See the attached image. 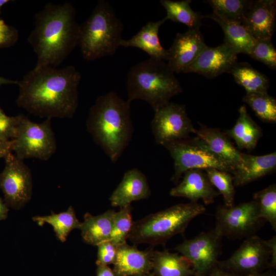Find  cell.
<instances>
[{
  "instance_id": "obj_1",
  "label": "cell",
  "mask_w": 276,
  "mask_h": 276,
  "mask_svg": "<svg viewBox=\"0 0 276 276\" xmlns=\"http://www.w3.org/2000/svg\"><path fill=\"white\" fill-rule=\"evenodd\" d=\"M81 78L73 65L34 67L17 81V105L41 118H72L78 105Z\"/></svg>"
},
{
  "instance_id": "obj_2",
  "label": "cell",
  "mask_w": 276,
  "mask_h": 276,
  "mask_svg": "<svg viewBox=\"0 0 276 276\" xmlns=\"http://www.w3.org/2000/svg\"><path fill=\"white\" fill-rule=\"evenodd\" d=\"M80 25L69 3H48L35 15L28 40L37 55L35 68L60 65L78 46Z\"/></svg>"
},
{
  "instance_id": "obj_3",
  "label": "cell",
  "mask_w": 276,
  "mask_h": 276,
  "mask_svg": "<svg viewBox=\"0 0 276 276\" xmlns=\"http://www.w3.org/2000/svg\"><path fill=\"white\" fill-rule=\"evenodd\" d=\"M86 125L95 142L116 163L133 133L130 102L113 91L99 96L89 110Z\"/></svg>"
},
{
  "instance_id": "obj_4",
  "label": "cell",
  "mask_w": 276,
  "mask_h": 276,
  "mask_svg": "<svg viewBox=\"0 0 276 276\" xmlns=\"http://www.w3.org/2000/svg\"><path fill=\"white\" fill-rule=\"evenodd\" d=\"M127 101L147 102L156 111L182 92V87L166 61L150 58L133 66L127 78Z\"/></svg>"
},
{
  "instance_id": "obj_5",
  "label": "cell",
  "mask_w": 276,
  "mask_h": 276,
  "mask_svg": "<svg viewBox=\"0 0 276 276\" xmlns=\"http://www.w3.org/2000/svg\"><path fill=\"white\" fill-rule=\"evenodd\" d=\"M124 26L110 3L100 0L86 20L80 25L78 44L87 61L114 54L122 39Z\"/></svg>"
},
{
  "instance_id": "obj_6",
  "label": "cell",
  "mask_w": 276,
  "mask_h": 276,
  "mask_svg": "<svg viewBox=\"0 0 276 276\" xmlns=\"http://www.w3.org/2000/svg\"><path fill=\"white\" fill-rule=\"evenodd\" d=\"M205 211L197 202L173 205L133 222L128 239L134 245L165 244L174 235L183 233L189 223Z\"/></svg>"
},
{
  "instance_id": "obj_7",
  "label": "cell",
  "mask_w": 276,
  "mask_h": 276,
  "mask_svg": "<svg viewBox=\"0 0 276 276\" xmlns=\"http://www.w3.org/2000/svg\"><path fill=\"white\" fill-rule=\"evenodd\" d=\"M12 151L21 160L37 158L47 160L55 153L57 144L51 119L37 123L20 114L16 135L12 140Z\"/></svg>"
},
{
  "instance_id": "obj_8",
  "label": "cell",
  "mask_w": 276,
  "mask_h": 276,
  "mask_svg": "<svg viewBox=\"0 0 276 276\" xmlns=\"http://www.w3.org/2000/svg\"><path fill=\"white\" fill-rule=\"evenodd\" d=\"M174 160V173L171 180L177 183L181 175L190 169L215 168L230 172V169L198 136L174 141L162 145Z\"/></svg>"
},
{
  "instance_id": "obj_9",
  "label": "cell",
  "mask_w": 276,
  "mask_h": 276,
  "mask_svg": "<svg viewBox=\"0 0 276 276\" xmlns=\"http://www.w3.org/2000/svg\"><path fill=\"white\" fill-rule=\"evenodd\" d=\"M222 237L215 229L185 240L175 250L190 263L196 276H208L217 266L221 254Z\"/></svg>"
},
{
  "instance_id": "obj_10",
  "label": "cell",
  "mask_w": 276,
  "mask_h": 276,
  "mask_svg": "<svg viewBox=\"0 0 276 276\" xmlns=\"http://www.w3.org/2000/svg\"><path fill=\"white\" fill-rule=\"evenodd\" d=\"M215 229L222 237L239 239L250 236L261 224L257 202L251 200L236 206L220 205L216 213Z\"/></svg>"
},
{
  "instance_id": "obj_11",
  "label": "cell",
  "mask_w": 276,
  "mask_h": 276,
  "mask_svg": "<svg viewBox=\"0 0 276 276\" xmlns=\"http://www.w3.org/2000/svg\"><path fill=\"white\" fill-rule=\"evenodd\" d=\"M5 165L0 173V189L6 204L13 209L23 207L31 199L32 179L30 168L12 153L5 158Z\"/></svg>"
},
{
  "instance_id": "obj_12",
  "label": "cell",
  "mask_w": 276,
  "mask_h": 276,
  "mask_svg": "<svg viewBox=\"0 0 276 276\" xmlns=\"http://www.w3.org/2000/svg\"><path fill=\"white\" fill-rule=\"evenodd\" d=\"M155 142L160 145L186 139L196 133L184 105L169 102L155 111L151 122Z\"/></svg>"
},
{
  "instance_id": "obj_13",
  "label": "cell",
  "mask_w": 276,
  "mask_h": 276,
  "mask_svg": "<svg viewBox=\"0 0 276 276\" xmlns=\"http://www.w3.org/2000/svg\"><path fill=\"white\" fill-rule=\"evenodd\" d=\"M271 254L267 241L257 236L248 237L228 259L217 266L242 276L267 269Z\"/></svg>"
},
{
  "instance_id": "obj_14",
  "label": "cell",
  "mask_w": 276,
  "mask_h": 276,
  "mask_svg": "<svg viewBox=\"0 0 276 276\" xmlns=\"http://www.w3.org/2000/svg\"><path fill=\"white\" fill-rule=\"evenodd\" d=\"M206 47L199 29H189L176 34L165 61L174 73H183Z\"/></svg>"
},
{
  "instance_id": "obj_15",
  "label": "cell",
  "mask_w": 276,
  "mask_h": 276,
  "mask_svg": "<svg viewBox=\"0 0 276 276\" xmlns=\"http://www.w3.org/2000/svg\"><path fill=\"white\" fill-rule=\"evenodd\" d=\"M238 54L226 42L216 47L207 46L183 72L214 78L229 72L237 63Z\"/></svg>"
},
{
  "instance_id": "obj_16",
  "label": "cell",
  "mask_w": 276,
  "mask_h": 276,
  "mask_svg": "<svg viewBox=\"0 0 276 276\" xmlns=\"http://www.w3.org/2000/svg\"><path fill=\"white\" fill-rule=\"evenodd\" d=\"M275 1H250L242 24L256 40H271L275 30Z\"/></svg>"
},
{
  "instance_id": "obj_17",
  "label": "cell",
  "mask_w": 276,
  "mask_h": 276,
  "mask_svg": "<svg viewBox=\"0 0 276 276\" xmlns=\"http://www.w3.org/2000/svg\"><path fill=\"white\" fill-rule=\"evenodd\" d=\"M153 248L140 250L127 242L118 246L112 269L116 276H151Z\"/></svg>"
},
{
  "instance_id": "obj_18",
  "label": "cell",
  "mask_w": 276,
  "mask_h": 276,
  "mask_svg": "<svg viewBox=\"0 0 276 276\" xmlns=\"http://www.w3.org/2000/svg\"><path fill=\"white\" fill-rule=\"evenodd\" d=\"M183 174L182 180L170 190L171 196L185 197L192 202L202 199L206 204L214 202L220 193L215 190L203 170L190 169Z\"/></svg>"
},
{
  "instance_id": "obj_19",
  "label": "cell",
  "mask_w": 276,
  "mask_h": 276,
  "mask_svg": "<svg viewBox=\"0 0 276 276\" xmlns=\"http://www.w3.org/2000/svg\"><path fill=\"white\" fill-rule=\"evenodd\" d=\"M195 134L202 140L210 150L230 169L232 173L242 167L241 152L232 144L225 132L218 128L200 125Z\"/></svg>"
},
{
  "instance_id": "obj_20",
  "label": "cell",
  "mask_w": 276,
  "mask_h": 276,
  "mask_svg": "<svg viewBox=\"0 0 276 276\" xmlns=\"http://www.w3.org/2000/svg\"><path fill=\"white\" fill-rule=\"evenodd\" d=\"M150 195V190L145 175L139 169L133 168L125 172L109 200L111 206L121 209L130 205L132 201L146 199Z\"/></svg>"
},
{
  "instance_id": "obj_21",
  "label": "cell",
  "mask_w": 276,
  "mask_h": 276,
  "mask_svg": "<svg viewBox=\"0 0 276 276\" xmlns=\"http://www.w3.org/2000/svg\"><path fill=\"white\" fill-rule=\"evenodd\" d=\"M241 168L232 172L234 186L245 185L275 170V152L261 156L245 153H241Z\"/></svg>"
},
{
  "instance_id": "obj_22",
  "label": "cell",
  "mask_w": 276,
  "mask_h": 276,
  "mask_svg": "<svg viewBox=\"0 0 276 276\" xmlns=\"http://www.w3.org/2000/svg\"><path fill=\"white\" fill-rule=\"evenodd\" d=\"M165 18L156 21H149L131 38L120 42V47L136 48L147 53L150 58L166 60L167 50L161 45L158 37L160 27L166 21Z\"/></svg>"
},
{
  "instance_id": "obj_23",
  "label": "cell",
  "mask_w": 276,
  "mask_h": 276,
  "mask_svg": "<svg viewBox=\"0 0 276 276\" xmlns=\"http://www.w3.org/2000/svg\"><path fill=\"white\" fill-rule=\"evenodd\" d=\"M239 113L234 126L225 133L235 141L239 149L251 151L262 136V129L248 113L244 105L240 107Z\"/></svg>"
},
{
  "instance_id": "obj_24",
  "label": "cell",
  "mask_w": 276,
  "mask_h": 276,
  "mask_svg": "<svg viewBox=\"0 0 276 276\" xmlns=\"http://www.w3.org/2000/svg\"><path fill=\"white\" fill-rule=\"evenodd\" d=\"M115 211L108 210L99 215L86 213L80 229L82 239L86 243L97 246L109 240L113 222Z\"/></svg>"
},
{
  "instance_id": "obj_25",
  "label": "cell",
  "mask_w": 276,
  "mask_h": 276,
  "mask_svg": "<svg viewBox=\"0 0 276 276\" xmlns=\"http://www.w3.org/2000/svg\"><path fill=\"white\" fill-rule=\"evenodd\" d=\"M189 262L182 256L169 252L154 250L152 273L155 276H191L194 275Z\"/></svg>"
},
{
  "instance_id": "obj_26",
  "label": "cell",
  "mask_w": 276,
  "mask_h": 276,
  "mask_svg": "<svg viewBox=\"0 0 276 276\" xmlns=\"http://www.w3.org/2000/svg\"><path fill=\"white\" fill-rule=\"evenodd\" d=\"M210 18L219 25L224 34V42L239 53L249 55L256 40L242 25L223 20L213 13L202 16Z\"/></svg>"
},
{
  "instance_id": "obj_27",
  "label": "cell",
  "mask_w": 276,
  "mask_h": 276,
  "mask_svg": "<svg viewBox=\"0 0 276 276\" xmlns=\"http://www.w3.org/2000/svg\"><path fill=\"white\" fill-rule=\"evenodd\" d=\"M231 73L237 83L242 86L246 93H267L269 81L263 74L248 64L236 63Z\"/></svg>"
},
{
  "instance_id": "obj_28",
  "label": "cell",
  "mask_w": 276,
  "mask_h": 276,
  "mask_svg": "<svg viewBox=\"0 0 276 276\" xmlns=\"http://www.w3.org/2000/svg\"><path fill=\"white\" fill-rule=\"evenodd\" d=\"M33 220L39 226L47 223L53 227L56 237L61 242H65L70 233L74 229H79L81 223L77 218L74 209L72 206L64 212L44 216H34Z\"/></svg>"
},
{
  "instance_id": "obj_29",
  "label": "cell",
  "mask_w": 276,
  "mask_h": 276,
  "mask_svg": "<svg viewBox=\"0 0 276 276\" xmlns=\"http://www.w3.org/2000/svg\"><path fill=\"white\" fill-rule=\"evenodd\" d=\"M190 0L173 1L161 0L162 5L166 10V20L178 22L186 25L189 29H199L202 16L199 13L193 11L191 7Z\"/></svg>"
},
{
  "instance_id": "obj_30",
  "label": "cell",
  "mask_w": 276,
  "mask_h": 276,
  "mask_svg": "<svg viewBox=\"0 0 276 276\" xmlns=\"http://www.w3.org/2000/svg\"><path fill=\"white\" fill-rule=\"evenodd\" d=\"M213 14L227 21L242 24L250 1L247 0H209Z\"/></svg>"
},
{
  "instance_id": "obj_31",
  "label": "cell",
  "mask_w": 276,
  "mask_h": 276,
  "mask_svg": "<svg viewBox=\"0 0 276 276\" xmlns=\"http://www.w3.org/2000/svg\"><path fill=\"white\" fill-rule=\"evenodd\" d=\"M243 101L265 122H276V100L268 93H246Z\"/></svg>"
},
{
  "instance_id": "obj_32",
  "label": "cell",
  "mask_w": 276,
  "mask_h": 276,
  "mask_svg": "<svg viewBox=\"0 0 276 276\" xmlns=\"http://www.w3.org/2000/svg\"><path fill=\"white\" fill-rule=\"evenodd\" d=\"M258 204L260 217L267 221L276 230V185L272 184L254 195Z\"/></svg>"
},
{
  "instance_id": "obj_33",
  "label": "cell",
  "mask_w": 276,
  "mask_h": 276,
  "mask_svg": "<svg viewBox=\"0 0 276 276\" xmlns=\"http://www.w3.org/2000/svg\"><path fill=\"white\" fill-rule=\"evenodd\" d=\"M205 171L211 184L215 187L223 198L225 206H233L235 195L233 176L228 172L215 168H208Z\"/></svg>"
},
{
  "instance_id": "obj_34",
  "label": "cell",
  "mask_w": 276,
  "mask_h": 276,
  "mask_svg": "<svg viewBox=\"0 0 276 276\" xmlns=\"http://www.w3.org/2000/svg\"><path fill=\"white\" fill-rule=\"evenodd\" d=\"M130 205L121 208L114 213L109 241L117 246L126 242L133 223Z\"/></svg>"
},
{
  "instance_id": "obj_35",
  "label": "cell",
  "mask_w": 276,
  "mask_h": 276,
  "mask_svg": "<svg viewBox=\"0 0 276 276\" xmlns=\"http://www.w3.org/2000/svg\"><path fill=\"white\" fill-rule=\"evenodd\" d=\"M249 55L269 68H276V50L270 39L256 40Z\"/></svg>"
},
{
  "instance_id": "obj_36",
  "label": "cell",
  "mask_w": 276,
  "mask_h": 276,
  "mask_svg": "<svg viewBox=\"0 0 276 276\" xmlns=\"http://www.w3.org/2000/svg\"><path fill=\"white\" fill-rule=\"evenodd\" d=\"M20 114L9 117L0 111V141L13 140L16 133Z\"/></svg>"
},
{
  "instance_id": "obj_37",
  "label": "cell",
  "mask_w": 276,
  "mask_h": 276,
  "mask_svg": "<svg viewBox=\"0 0 276 276\" xmlns=\"http://www.w3.org/2000/svg\"><path fill=\"white\" fill-rule=\"evenodd\" d=\"M97 259L96 263L97 266H108L113 264L116 259L118 246L109 240L98 244Z\"/></svg>"
},
{
  "instance_id": "obj_38",
  "label": "cell",
  "mask_w": 276,
  "mask_h": 276,
  "mask_svg": "<svg viewBox=\"0 0 276 276\" xmlns=\"http://www.w3.org/2000/svg\"><path fill=\"white\" fill-rule=\"evenodd\" d=\"M18 30L0 18V48L13 45L18 40Z\"/></svg>"
},
{
  "instance_id": "obj_39",
  "label": "cell",
  "mask_w": 276,
  "mask_h": 276,
  "mask_svg": "<svg viewBox=\"0 0 276 276\" xmlns=\"http://www.w3.org/2000/svg\"><path fill=\"white\" fill-rule=\"evenodd\" d=\"M271 247V254L267 269H274L276 268V237L273 236L271 239L267 240Z\"/></svg>"
},
{
  "instance_id": "obj_40",
  "label": "cell",
  "mask_w": 276,
  "mask_h": 276,
  "mask_svg": "<svg viewBox=\"0 0 276 276\" xmlns=\"http://www.w3.org/2000/svg\"><path fill=\"white\" fill-rule=\"evenodd\" d=\"M13 147L12 140L0 141V158H5L12 153Z\"/></svg>"
},
{
  "instance_id": "obj_41",
  "label": "cell",
  "mask_w": 276,
  "mask_h": 276,
  "mask_svg": "<svg viewBox=\"0 0 276 276\" xmlns=\"http://www.w3.org/2000/svg\"><path fill=\"white\" fill-rule=\"evenodd\" d=\"M208 276H242L241 275L228 271L217 266L213 269Z\"/></svg>"
},
{
  "instance_id": "obj_42",
  "label": "cell",
  "mask_w": 276,
  "mask_h": 276,
  "mask_svg": "<svg viewBox=\"0 0 276 276\" xmlns=\"http://www.w3.org/2000/svg\"><path fill=\"white\" fill-rule=\"evenodd\" d=\"M96 276H116L108 266H97Z\"/></svg>"
},
{
  "instance_id": "obj_43",
  "label": "cell",
  "mask_w": 276,
  "mask_h": 276,
  "mask_svg": "<svg viewBox=\"0 0 276 276\" xmlns=\"http://www.w3.org/2000/svg\"><path fill=\"white\" fill-rule=\"evenodd\" d=\"M8 212V206L0 197V221L6 219Z\"/></svg>"
},
{
  "instance_id": "obj_44",
  "label": "cell",
  "mask_w": 276,
  "mask_h": 276,
  "mask_svg": "<svg viewBox=\"0 0 276 276\" xmlns=\"http://www.w3.org/2000/svg\"><path fill=\"white\" fill-rule=\"evenodd\" d=\"M243 276H275V273L272 270H268L265 272H261L249 274Z\"/></svg>"
},
{
  "instance_id": "obj_45",
  "label": "cell",
  "mask_w": 276,
  "mask_h": 276,
  "mask_svg": "<svg viewBox=\"0 0 276 276\" xmlns=\"http://www.w3.org/2000/svg\"><path fill=\"white\" fill-rule=\"evenodd\" d=\"M17 81L16 80H13L5 78L0 76V86L3 84H17Z\"/></svg>"
},
{
  "instance_id": "obj_46",
  "label": "cell",
  "mask_w": 276,
  "mask_h": 276,
  "mask_svg": "<svg viewBox=\"0 0 276 276\" xmlns=\"http://www.w3.org/2000/svg\"><path fill=\"white\" fill-rule=\"evenodd\" d=\"M9 2V0H0V14L1 13V10L3 6Z\"/></svg>"
},
{
  "instance_id": "obj_47",
  "label": "cell",
  "mask_w": 276,
  "mask_h": 276,
  "mask_svg": "<svg viewBox=\"0 0 276 276\" xmlns=\"http://www.w3.org/2000/svg\"><path fill=\"white\" fill-rule=\"evenodd\" d=\"M151 276H155V275L152 273Z\"/></svg>"
},
{
  "instance_id": "obj_48",
  "label": "cell",
  "mask_w": 276,
  "mask_h": 276,
  "mask_svg": "<svg viewBox=\"0 0 276 276\" xmlns=\"http://www.w3.org/2000/svg\"><path fill=\"white\" fill-rule=\"evenodd\" d=\"M2 109L1 108V107H0V111H2Z\"/></svg>"
},
{
  "instance_id": "obj_49",
  "label": "cell",
  "mask_w": 276,
  "mask_h": 276,
  "mask_svg": "<svg viewBox=\"0 0 276 276\" xmlns=\"http://www.w3.org/2000/svg\"><path fill=\"white\" fill-rule=\"evenodd\" d=\"M191 276H196V275H191Z\"/></svg>"
}]
</instances>
